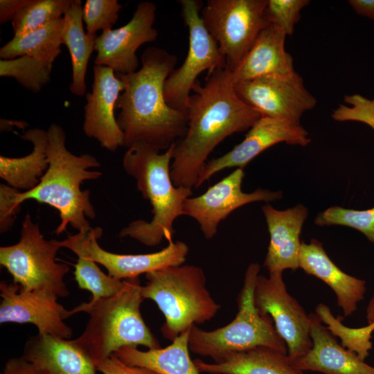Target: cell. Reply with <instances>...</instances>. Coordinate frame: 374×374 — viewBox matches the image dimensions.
<instances>
[{"label": "cell", "mask_w": 374, "mask_h": 374, "mask_svg": "<svg viewBox=\"0 0 374 374\" xmlns=\"http://www.w3.org/2000/svg\"><path fill=\"white\" fill-rule=\"evenodd\" d=\"M190 96L185 135L174 143L170 174L176 186L195 188L199 175L215 147L233 134L249 130L261 117L235 93L226 67L208 72Z\"/></svg>", "instance_id": "1"}, {"label": "cell", "mask_w": 374, "mask_h": 374, "mask_svg": "<svg viewBox=\"0 0 374 374\" xmlns=\"http://www.w3.org/2000/svg\"><path fill=\"white\" fill-rule=\"evenodd\" d=\"M177 61L164 48L150 46L141 55L140 69L117 75L124 89L116 103L121 110L116 121L127 148L142 141L166 150L185 135L188 113L170 107L164 97L165 82Z\"/></svg>", "instance_id": "2"}, {"label": "cell", "mask_w": 374, "mask_h": 374, "mask_svg": "<svg viewBox=\"0 0 374 374\" xmlns=\"http://www.w3.org/2000/svg\"><path fill=\"white\" fill-rule=\"evenodd\" d=\"M47 132L48 167L34 188L24 192L16 189L15 200L21 205L34 199L57 210L60 223L55 231L57 235L65 231L68 225L78 232L89 230L91 227L87 217L94 219L96 212L89 190H81V185L101 177L100 172L89 170L100 164L91 154L77 156L69 152L65 145L66 134L59 125L51 124Z\"/></svg>", "instance_id": "3"}, {"label": "cell", "mask_w": 374, "mask_h": 374, "mask_svg": "<svg viewBox=\"0 0 374 374\" xmlns=\"http://www.w3.org/2000/svg\"><path fill=\"white\" fill-rule=\"evenodd\" d=\"M174 144L163 152L144 142L127 148L123 158L125 171L134 178L138 190L151 205L150 221L136 220L119 232L120 238L130 237L154 247L163 239L172 241L175 220L184 215V206L193 195L192 188L176 186L171 177Z\"/></svg>", "instance_id": "4"}, {"label": "cell", "mask_w": 374, "mask_h": 374, "mask_svg": "<svg viewBox=\"0 0 374 374\" xmlns=\"http://www.w3.org/2000/svg\"><path fill=\"white\" fill-rule=\"evenodd\" d=\"M141 287L139 277L125 279L116 294L74 308L75 313L89 314L84 331L74 340L95 364L123 347L161 348L141 313Z\"/></svg>", "instance_id": "5"}, {"label": "cell", "mask_w": 374, "mask_h": 374, "mask_svg": "<svg viewBox=\"0 0 374 374\" xmlns=\"http://www.w3.org/2000/svg\"><path fill=\"white\" fill-rule=\"evenodd\" d=\"M145 278L142 296L153 301L163 314L161 331L171 341L193 326L210 321L220 309L206 286L204 270L198 266H172L148 273Z\"/></svg>", "instance_id": "6"}, {"label": "cell", "mask_w": 374, "mask_h": 374, "mask_svg": "<svg viewBox=\"0 0 374 374\" xmlns=\"http://www.w3.org/2000/svg\"><path fill=\"white\" fill-rule=\"evenodd\" d=\"M258 263L250 264L238 297V311L227 325L207 331L193 326L189 349L196 355L219 362L229 355L256 347H267L287 354V346L268 314L259 312L254 304L253 291L260 272Z\"/></svg>", "instance_id": "7"}, {"label": "cell", "mask_w": 374, "mask_h": 374, "mask_svg": "<svg viewBox=\"0 0 374 374\" xmlns=\"http://www.w3.org/2000/svg\"><path fill=\"white\" fill-rule=\"evenodd\" d=\"M60 248L58 240L44 238L38 224L27 214L22 222L19 240L15 244L0 247V265L23 290L66 297L69 292L64 278L69 267L55 260Z\"/></svg>", "instance_id": "8"}, {"label": "cell", "mask_w": 374, "mask_h": 374, "mask_svg": "<svg viewBox=\"0 0 374 374\" xmlns=\"http://www.w3.org/2000/svg\"><path fill=\"white\" fill-rule=\"evenodd\" d=\"M268 0H208L200 17L234 71L269 23L264 15Z\"/></svg>", "instance_id": "9"}, {"label": "cell", "mask_w": 374, "mask_h": 374, "mask_svg": "<svg viewBox=\"0 0 374 374\" xmlns=\"http://www.w3.org/2000/svg\"><path fill=\"white\" fill-rule=\"evenodd\" d=\"M181 16L188 28L189 46L183 64L175 69L164 84V97L172 108L187 112L190 93L204 71H212L226 67L217 44L205 28L199 12L203 8L200 0H179Z\"/></svg>", "instance_id": "10"}, {"label": "cell", "mask_w": 374, "mask_h": 374, "mask_svg": "<svg viewBox=\"0 0 374 374\" xmlns=\"http://www.w3.org/2000/svg\"><path fill=\"white\" fill-rule=\"evenodd\" d=\"M253 301L260 313L272 319L292 362L305 355L312 346L310 315L287 292L283 271L269 273L268 277L258 274Z\"/></svg>", "instance_id": "11"}, {"label": "cell", "mask_w": 374, "mask_h": 374, "mask_svg": "<svg viewBox=\"0 0 374 374\" xmlns=\"http://www.w3.org/2000/svg\"><path fill=\"white\" fill-rule=\"evenodd\" d=\"M234 88L240 99L261 116L285 119L296 125H301L302 115L317 104L296 71L238 82Z\"/></svg>", "instance_id": "12"}, {"label": "cell", "mask_w": 374, "mask_h": 374, "mask_svg": "<svg viewBox=\"0 0 374 374\" xmlns=\"http://www.w3.org/2000/svg\"><path fill=\"white\" fill-rule=\"evenodd\" d=\"M244 177L243 169L236 168L202 195L185 201L184 215L198 223L205 238H213L220 222L238 208L255 202H269L282 198L281 191L258 188L244 193L242 190Z\"/></svg>", "instance_id": "13"}, {"label": "cell", "mask_w": 374, "mask_h": 374, "mask_svg": "<svg viewBox=\"0 0 374 374\" xmlns=\"http://www.w3.org/2000/svg\"><path fill=\"white\" fill-rule=\"evenodd\" d=\"M0 323H31L38 333L63 339L71 337L73 330L64 319L75 314L57 301L55 294L21 289L15 283L0 282Z\"/></svg>", "instance_id": "14"}, {"label": "cell", "mask_w": 374, "mask_h": 374, "mask_svg": "<svg viewBox=\"0 0 374 374\" xmlns=\"http://www.w3.org/2000/svg\"><path fill=\"white\" fill-rule=\"evenodd\" d=\"M156 10L153 2H140L126 24L103 31L95 45V65L108 66L116 75L137 71V49L143 44L155 41L158 37V31L154 28Z\"/></svg>", "instance_id": "15"}, {"label": "cell", "mask_w": 374, "mask_h": 374, "mask_svg": "<svg viewBox=\"0 0 374 374\" xmlns=\"http://www.w3.org/2000/svg\"><path fill=\"white\" fill-rule=\"evenodd\" d=\"M311 139L301 125L285 119L261 116L245 138L221 157L208 160L202 169L195 188L226 168H242L265 150L279 143L305 146Z\"/></svg>", "instance_id": "16"}, {"label": "cell", "mask_w": 374, "mask_h": 374, "mask_svg": "<svg viewBox=\"0 0 374 374\" xmlns=\"http://www.w3.org/2000/svg\"><path fill=\"white\" fill-rule=\"evenodd\" d=\"M123 89V82L111 68L94 65L92 91L86 93L83 130L111 152L124 146V134L114 115L116 101Z\"/></svg>", "instance_id": "17"}, {"label": "cell", "mask_w": 374, "mask_h": 374, "mask_svg": "<svg viewBox=\"0 0 374 374\" xmlns=\"http://www.w3.org/2000/svg\"><path fill=\"white\" fill-rule=\"evenodd\" d=\"M83 242L88 256L103 265L108 274L118 280L138 278L142 274L184 264L188 253V245L182 242H169L161 250L141 254H121L107 251L98 242L102 236L100 227L82 231Z\"/></svg>", "instance_id": "18"}, {"label": "cell", "mask_w": 374, "mask_h": 374, "mask_svg": "<svg viewBox=\"0 0 374 374\" xmlns=\"http://www.w3.org/2000/svg\"><path fill=\"white\" fill-rule=\"evenodd\" d=\"M270 235L263 267L269 273L299 268L302 242L300 234L308 217V208L301 204L283 211L269 204L262 206Z\"/></svg>", "instance_id": "19"}, {"label": "cell", "mask_w": 374, "mask_h": 374, "mask_svg": "<svg viewBox=\"0 0 374 374\" xmlns=\"http://www.w3.org/2000/svg\"><path fill=\"white\" fill-rule=\"evenodd\" d=\"M309 315L312 346L305 355L293 362L296 368L323 374H374V366L339 344L316 314Z\"/></svg>", "instance_id": "20"}, {"label": "cell", "mask_w": 374, "mask_h": 374, "mask_svg": "<svg viewBox=\"0 0 374 374\" xmlns=\"http://www.w3.org/2000/svg\"><path fill=\"white\" fill-rule=\"evenodd\" d=\"M44 374H96L90 356L74 339L37 334L25 343L21 355Z\"/></svg>", "instance_id": "21"}, {"label": "cell", "mask_w": 374, "mask_h": 374, "mask_svg": "<svg viewBox=\"0 0 374 374\" xmlns=\"http://www.w3.org/2000/svg\"><path fill=\"white\" fill-rule=\"evenodd\" d=\"M299 268L314 276L334 292L337 305L345 317L356 311L357 304L364 299L366 281L341 270L328 257L322 243L312 239L310 243L302 242L299 255Z\"/></svg>", "instance_id": "22"}, {"label": "cell", "mask_w": 374, "mask_h": 374, "mask_svg": "<svg viewBox=\"0 0 374 374\" xmlns=\"http://www.w3.org/2000/svg\"><path fill=\"white\" fill-rule=\"evenodd\" d=\"M287 35L269 24L259 33L236 69L231 71L234 83L267 75H285L295 72L294 60L285 49Z\"/></svg>", "instance_id": "23"}, {"label": "cell", "mask_w": 374, "mask_h": 374, "mask_svg": "<svg viewBox=\"0 0 374 374\" xmlns=\"http://www.w3.org/2000/svg\"><path fill=\"white\" fill-rule=\"evenodd\" d=\"M193 361L200 373L210 374H304L287 354L267 347L234 353L219 362Z\"/></svg>", "instance_id": "24"}, {"label": "cell", "mask_w": 374, "mask_h": 374, "mask_svg": "<svg viewBox=\"0 0 374 374\" xmlns=\"http://www.w3.org/2000/svg\"><path fill=\"white\" fill-rule=\"evenodd\" d=\"M190 329L180 334L166 347L146 351L123 347L113 355L127 364L147 368L159 374H200L190 357Z\"/></svg>", "instance_id": "25"}, {"label": "cell", "mask_w": 374, "mask_h": 374, "mask_svg": "<svg viewBox=\"0 0 374 374\" xmlns=\"http://www.w3.org/2000/svg\"><path fill=\"white\" fill-rule=\"evenodd\" d=\"M19 136L31 142L33 150L29 154L19 158L0 156V177L12 188L28 191L38 185L48 167V132L33 128Z\"/></svg>", "instance_id": "26"}, {"label": "cell", "mask_w": 374, "mask_h": 374, "mask_svg": "<svg viewBox=\"0 0 374 374\" xmlns=\"http://www.w3.org/2000/svg\"><path fill=\"white\" fill-rule=\"evenodd\" d=\"M82 15V1L73 0L64 15L62 32V44L66 46L71 58L73 75L69 89L72 93L78 96L86 93L85 75L88 62L95 50L98 37L96 34L85 33Z\"/></svg>", "instance_id": "27"}, {"label": "cell", "mask_w": 374, "mask_h": 374, "mask_svg": "<svg viewBox=\"0 0 374 374\" xmlns=\"http://www.w3.org/2000/svg\"><path fill=\"white\" fill-rule=\"evenodd\" d=\"M63 17L28 32L14 36L0 48L1 60L28 55L54 62L61 53Z\"/></svg>", "instance_id": "28"}, {"label": "cell", "mask_w": 374, "mask_h": 374, "mask_svg": "<svg viewBox=\"0 0 374 374\" xmlns=\"http://www.w3.org/2000/svg\"><path fill=\"white\" fill-rule=\"evenodd\" d=\"M61 247L71 250L78 256L75 265L74 279L80 290H87L92 296L89 303H94L103 298L118 292L123 285V280H118L105 274L87 255L82 232L69 235L58 241Z\"/></svg>", "instance_id": "29"}, {"label": "cell", "mask_w": 374, "mask_h": 374, "mask_svg": "<svg viewBox=\"0 0 374 374\" xmlns=\"http://www.w3.org/2000/svg\"><path fill=\"white\" fill-rule=\"evenodd\" d=\"M53 62L24 55L0 60V76L15 78L32 92H39L51 79Z\"/></svg>", "instance_id": "30"}, {"label": "cell", "mask_w": 374, "mask_h": 374, "mask_svg": "<svg viewBox=\"0 0 374 374\" xmlns=\"http://www.w3.org/2000/svg\"><path fill=\"white\" fill-rule=\"evenodd\" d=\"M72 3L73 0H29L12 20L14 36L32 31L61 18Z\"/></svg>", "instance_id": "31"}, {"label": "cell", "mask_w": 374, "mask_h": 374, "mask_svg": "<svg viewBox=\"0 0 374 374\" xmlns=\"http://www.w3.org/2000/svg\"><path fill=\"white\" fill-rule=\"evenodd\" d=\"M322 323L334 336L341 339V345L356 353L362 360H365L372 348V333L374 331V323H368V326L359 328H350L344 326L337 320L331 313L329 308L323 303H319L316 308L315 313Z\"/></svg>", "instance_id": "32"}, {"label": "cell", "mask_w": 374, "mask_h": 374, "mask_svg": "<svg viewBox=\"0 0 374 374\" xmlns=\"http://www.w3.org/2000/svg\"><path fill=\"white\" fill-rule=\"evenodd\" d=\"M314 223L319 226L341 225L355 229L374 243V206L364 211L332 206L320 213Z\"/></svg>", "instance_id": "33"}, {"label": "cell", "mask_w": 374, "mask_h": 374, "mask_svg": "<svg viewBox=\"0 0 374 374\" xmlns=\"http://www.w3.org/2000/svg\"><path fill=\"white\" fill-rule=\"evenodd\" d=\"M122 6L117 0H87L83 6V21L87 33L112 29L118 19Z\"/></svg>", "instance_id": "34"}, {"label": "cell", "mask_w": 374, "mask_h": 374, "mask_svg": "<svg viewBox=\"0 0 374 374\" xmlns=\"http://www.w3.org/2000/svg\"><path fill=\"white\" fill-rule=\"evenodd\" d=\"M310 2L309 0H268L265 18L269 24L281 28L290 36L300 19L301 10Z\"/></svg>", "instance_id": "35"}, {"label": "cell", "mask_w": 374, "mask_h": 374, "mask_svg": "<svg viewBox=\"0 0 374 374\" xmlns=\"http://www.w3.org/2000/svg\"><path fill=\"white\" fill-rule=\"evenodd\" d=\"M345 101L353 105V108L341 105L332 118L339 121H358L370 125L374 130V100H369L359 95L346 96Z\"/></svg>", "instance_id": "36"}, {"label": "cell", "mask_w": 374, "mask_h": 374, "mask_svg": "<svg viewBox=\"0 0 374 374\" xmlns=\"http://www.w3.org/2000/svg\"><path fill=\"white\" fill-rule=\"evenodd\" d=\"M16 189L6 184L0 185V232L5 233L13 226L21 205L15 200Z\"/></svg>", "instance_id": "37"}, {"label": "cell", "mask_w": 374, "mask_h": 374, "mask_svg": "<svg viewBox=\"0 0 374 374\" xmlns=\"http://www.w3.org/2000/svg\"><path fill=\"white\" fill-rule=\"evenodd\" d=\"M96 366L102 374H159L147 368L127 364L114 355L97 362Z\"/></svg>", "instance_id": "38"}, {"label": "cell", "mask_w": 374, "mask_h": 374, "mask_svg": "<svg viewBox=\"0 0 374 374\" xmlns=\"http://www.w3.org/2000/svg\"><path fill=\"white\" fill-rule=\"evenodd\" d=\"M1 374H44L33 363L24 357L7 360Z\"/></svg>", "instance_id": "39"}, {"label": "cell", "mask_w": 374, "mask_h": 374, "mask_svg": "<svg viewBox=\"0 0 374 374\" xmlns=\"http://www.w3.org/2000/svg\"><path fill=\"white\" fill-rule=\"evenodd\" d=\"M29 0H1L0 23L12 20L17 12L28 3Z\"/></svg>", "instance_id": "40"}, {"label": "cell", "mask_w": 374, "mask_h": 374, "mask_svg": "<svg viewBox=\"0 0 374 374\" xmlns=\"http://www.w3.org/2000/svg\"><path fill=\"white\" fill-rule=\"evenodd\" d=\"M348 3L357 14L374 20V0H349Z\"/></svg>", "instance_id": "41"}, {"label": "cell", "mask_w": 374, "mask_h": 374, "mask_svg": "<svg viewBox=\"0 0 374 374\" xmlns=\"http://www.w3.org/2000/svg\"><path fill=\"white\" fill-rule=\"evenodd\" d=\"M12 126L24 129L28 126V123L25 121H16V120H7L6 118H1V130L5 131L12 130Z\"/></svg>", "instance_id": "42"}, {"label": "cell", "mask_w": 374, "mask_h": 374, "mask_svg": "<svg viewBox=\"0 0 374 374\" xmlns=\"http://www.w3.org/2000/svg\"><path fill=\"white\" fill-rule=\"evenodd\" d=\"M366 317L368 323H374V294L368 303L366 309Z\"/></svg>", "instance_id": "43"}]
</instances>
